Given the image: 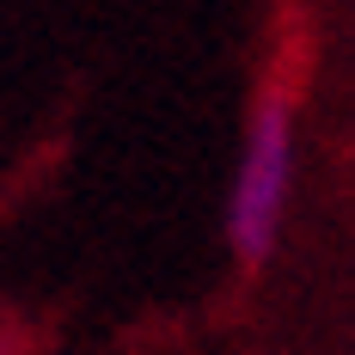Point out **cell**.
I'll return each mask as SVG.
<instances>
[{
    "label": "cell",
    "mask_w": 355,
    "mask_h": 355,
    "mask_svg": "<svg viewBox=\"0 0 355 355\" xmlns=\"http://www.w3.org/2000/svg\"><path fill=\"white\" fill-rule=\"evenodd\" d=\"M294 110H300V73H288L282 55L251 92L245 141L227 190V251L245 276H263V263L282 245V214L294 190Z\"/></svg>",
    "instance_id": "cell-1"
}]
</instances>
